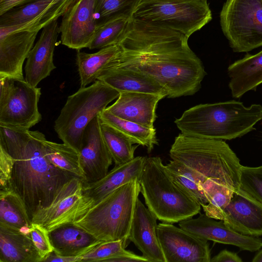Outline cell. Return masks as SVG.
<instances>
[{
  "mask_svg": "<svg viewBox=\"0 0 262 262\" xmlns=\"http://www.w3.org/2000/svg\"><path fill=\"white\" fill-rule=\"evenodd\" d=\"M188 39L181 33L132 19L118 44L121 52L112 67L146 74L164 87L168 98L193 95L207 73Z\"/></svg>",
  "mask_w": 262,
  "mask_h": 262,
  "instance_id": "1",
  "label": "cell"
},
{
  "mask_svg": "<svg viewBox=\"0 0 262 262\" xmlns=\"http://www.w3.org/2000/svg\"><path fill=\"white\" fill-rule=\"evenodd\" d=\"M39 131H31V139L22 156L14 162L10 185L20 198L32 219L48 207L62 187L76 177L55 166L46 158Z\"/></svg>",
  "mask_w": 262,
  "mask_h": 262,
  "instance_id": "2",
  "label": "cell"
},
{
  "mask_svg": "<svg viewBox=\"0 0 262 262\" xmlns=\"http://www.w3.org/2000/svg\"><path fill=\"white\" fill-rule=\"evenodd\" d=\"M262 119V106H245L234 100L200 104L186 110L174 121L181 133L206 139L230 140L255 129Z\"/></svg>",
  "mask_w": 262,
  "mask_h": 262,
  "instance_id": "3",
  "label": "cell"
},
{
  "mask_svg": "<svg viewBox=\"0 0 262 262\" xmlns=\"http://www.w3.org/2000/svg\"><path fill=\"white\" fill-rule=\"evenodd\" d=\"M171 160L193 169L206 180L213 179L239 190L242 165L235 152L222 140L196 137L180 133L169 150Z\"/></svg>",
  "mask_w": 262,
  "mask_h": 262,
  "instance_id": "4",
  "label": "cell"
},
{
  "mask_svg": "<svg viewBox=\"0 0 262 262\" xmlns=\"http://www.w3.org/2000/svg\"><path fill=\"white\" fill-rule=\"evenodd\" d=\"M138 181L147 207L159 221L177 223L200 212L199 202L172 180L160 157H146Z\"/></svg>",
  "mask_w": 262,
  "mask_h": 262,
  "instance_id": "5",
  "label": "cell"
},
{
  "mask_svg": "<svg viewBox=\"0 0 262 262\" xmlns=\"http://www.w3.org/2000/svg\"><path fill=\"white\" fill-rule=\"evenodd\" d=\"M140 192L138 179L130 180L103 198L74 223L101 242L127 243Z\"/></svg>",
  "mask_w": 262,
  "mask_h": 262,
  "instance_id": "6",
  "label": "cell"
},
{
  "mask_svg": "<svg viewBox=\"0 0 262 262\" xmlns=\"http://www.w3.org/2000/svg\"><path fill=\"white\" fill-rule=\"evenodd\" d=\"M119 94L99 80L89 86L80 87L68 97L55 121L54 128L59 139L79 152L88 124Z\"/></svg>",
  "mask_w": 262,
  "mask_h": 262,
  "instance_id": "7",
  "label": "cell"
},
{
  "mask_svg": "<svg viewBox=\"0 0 262 262\" xmlns=\"http://www.w3.org/2000/svg\"><path fill=\"white\" fill-rule=\"evenodd\" d=\"M132 18L188 38L212 19L207 0H140Z\"/></svg>",
  "mask_w": 262,
  "mask_h": 262,
  "instance_id": "8",
  "label": "cell"
},
{
  "mask_svg": "<svg viewBox=\"0 0 262 262\" xmlns=\"http://www.w3.org/2000/svg\"><path fill=\"white\" fill-rule=\"evenodd\" d=\"M220 23L234 52H247L262 46L261 0H227Z\"/></svg>",
  "mask_w": 262,
  "mask_h": 262,
  "instance_id": "9",
  "label": "cell"
},
{
  "mask_svg": "<svg viewBox=\"0 0 262 262\" xmlns=\"http://www.w3.org/2000/svg\"><path fill=\"white\" fill-rule=\"evenodd\" d=\"M41 94L25 78L0 77V124L29 129L39 123Z\"/></svg>",
  "mask_w": 262,
  "mask_h": 262,
  "instance_id": "10",
  "label": "cell"
},
{
  "mask_svg": "<svg viewBox=\"0 0 262 262\" xmlns=\"http://www.w3.org/2000/svg\"><path fill=\"white\" fill-rule=\"evenodd\" d=\"M157 235L165 262L210 261L207 240L165 222L158 224Z\"/></svg>",
  "mask_w": 262,
  "mask_h": 262,
  "instance_id": "11",
  "label": "cell"
},
{
  "mask_svg": "<svg viewBox=\"0 0 262 262\" xmlns=\"http://www.w3.org/2000/svg\"><path fill=\"white\" fill-rule=\"evenodd\" d=\"M95 1H72L59 26L62 45L77 50L89 48L98 23Z\"/></svg>",
  "mask_w": 262,
  "mask_h": 262,
  "instance_id": "12",
  "label": "cell"
},
{
  "mask_svg": "<svg viewBox=\"0 0 262 262\" xmlns=\"http://www.w3.org/2000/svg\"><path fill=\"white\" fill-rule=\"evenodd\" d=\"M217 220L200 212L198 217L183 220L179 225L199 238L231 245L243 250L255 252L262 247L260 238L242 234L228 227L224 221Z\"/></svg>",
  "mask_w": 262,
  "mask_h": 262,
  "instance_id": "13",
  "label": "cell"
},
{
  "mask_svg": "<svg viewBox=\"0 0 262 262\" xmlns=\"http://www.w3.org/2000/svg\"><path fill=\"white\" fill-rule=\"evenodd\" d=\"M83 183L74 177L61 189L52 203L36 213L32 223L39 224L48 231L75 222L82 195Z\"/></svg>",
  "mask_w": 262,
  "mask_h": 262,
  "instance_id": "14",
  "label": "cell"
},
{
  "mask_svg": "<svg viewBox=\"0 0 262 262\" xmlns=\"http://www.w3.org/2000/svg\"><path fill=\"white\" fill-rule=\"evenodd\" d=\"M79 152L83 185L95 182L106 175L113 160L101 134L98 115L86 127Z\"/></svg>",
  "mask_w": 262,
  "mask_h": 262,
  "instance_id": "15",
  "label": "cell"
},
{
  "mask_svg": "<svg viewBox=\"0 0 262 262\" xmlns=\"http://www.w3.org/2000/svg\"><path fill=\"white\" fill-rule=\"evenodd\" d=\"M146 158L142 156L135 157L128 162L115 166L100 180L92 183L83 184L82 195L78 209L77 220L116 189L130 180H139Z\"/></svg>",
  "mask_w": 262,
  "mask_h": 262,
  "instance_id": "16",
  "label": "cell"
},
{
  "mask_svg": "<svg viewBox=\"0 0 262 262\" xmlns=\"http://www.w3.org/2000/svg\"><path fill=\"white\" fill-rule=\"evenodd\" d=\"M59 33L57 19L42 29L38 40L30 51L25 72V79L31 85L37 86L56 68L53 55Z\"/></svg>",
  "mask_w": 262,
  "mask_h": 262,
  "instance_id": "17",
  "label": "cell"
},
{
  "mask_svg": "<svg viewBox=\"0 0 262 262\" xmlns=\"http://www.w3.org/2000/svg\"><path fill=\"white\" fill-rule=\"evenodd\" d=\"M157 220L138 199L128 239L148 262H165L157 235Z\"/></svg>",
  "mask_w": 262,
  "mask_h": 262,
  "instance_id": "18",
  "label": "cell"
},
{
  "mask_svg": "<svg viewBox=\"0 0 262 262\" xmlns=\"http://www.w3.org/2000/svg\"><path fill=\"white\" fill-rule=\"evenodd\" d=\"M165 97L151 93L124 92L104 110L121 119L154 128L156 107Z\"/></svg>",
  "mask_w": 262,
  "mask_h": 262,
  "instance_id": "19",
  "label": "cell"
},
{
  "mask_svg": "<svg viewBox=\"0 0 262 262\" xmlns=\"http://www.w3.org/2000/svg\"><path fill=\"white\" fill-rule=\"evenodd\" d=\"M223 221L230 228L245 235H262V205L238 190L223 213Z\"/></svg>",
  "mask_w": 262,
  "mask_h": 262,
  "instance_id": "20",
  "label": "cell"
},
{
  "mask_svg": "<svg viewBox=\"0 0 262 262\" xmlns=\"http://www.w3.org/2000/svg\"><path fill=\"white\" fill-rule=\"evenodd\" d=\"M37 34L18 31L0 38V77L24 78L23 64Z\"/></svg>",
  "mask_w": 262,
  "mask_h": 262,
  "instance_id": "21",
  "label": "cell"
},
{
  "mask_svg": "<svg viewBox=\"0 0 262 262\" xmlns=\"http://www.w3.org/2000/svg\"><path fill=\"white\" fill-rule=\"evenodd\" d=\"M53 251L64 256H80L102 242L75 223L48 231Z\"/></svg>",
  "mask_w": 262,
  "mask_h": 262,
  "instance_id": "22",
  "label": "cell"
},
{
  "mask_svg": "<svg viewBox=\"0 0 262 262\" xmlns=\"http://www.w3.org/2000/svg\"><path fill=\"white\" fill-rule=\"evenodd\" d=\"M119 92H141L167 97V93L158 82L146 74L121 67H114L104 71L98 77Z\"/></svg>",
  "mask_w": 262,
  "mask_h": 262,
  "instance_id": "23",
  "label": "cell"
},
{
  "mask_svg": "<svg viewBox=\"0 0 262 262\" xmlns=\"http://www.w3.org/2000/svg\"><path fill=\"white\" fill-rule=\"evenodd\" d=\"M30 235L0 222L1 262H41Z\"/></svg>",
  "mask_w": 262,
  "mask_h": 262,
  "instance_id": "24",
  "label": "cell"
},
{
  "mask_svg": "<svg viewBox=\"0 0 262 262\" xmlns=\"http://www.w3.org/2000/svg\"><path fill=\"white\" fill-rule=\"evenodd\" d=\"M229 88L234 98H239L250 91H256L262 84V50L247 54L228 68Z\"/></svg>",
  "mask_w": 262,
  "mask_h": 262,
  "instance_id": "25",
  "label": "cell"
},
{
  "mask_svg": "<svg viewBox=\"0 0 262 262\" xmlns=\"http://www.w3.org/2000/svg\"><path fill=\"white\" fill-rule=\"evenodd\" d=\"M121 50L118 45L100 49L94 53L78 50L76 64L80 77V87H85L98 80L105 70L112 67Z\"/></svg>",
  "mask_w": 262,
  "mask_h": 262,
  "instance_id": "26",
  "label": "cell"
},
{
  "mask_svg": "<svg viewBox=\"0 0 262 262\" xmlns=\"http://www.w3.org/2000/svg\"><path fill=\"white\" fill-rule=\"evenodd\" d=\"M0 222L30 235L31 220L24 202L12 189L0 191Z\"/></svg>",
  "mask_w": 262,
  "mask_h": 262,
  "instance_id": "27",
  "label": "cell"
},
{
  "mask_svg": "<svg viewBox=\"0 0 262 262\" xmlns=\"http://www.w3.org/2000/svg\"><path fill=\"white\" fill-rule=\"evenodd\" d=\"M100 119L125 135L134 144L146 147L150 152L158 145L155 128H148L121 119L104 110L98 114Z\"/></svg>",
  "mask_w": 262,
  "mask_h": 262,
  "instance_id": "28",
  "label": "cell"
},
{
  "mask_svg": "<svg viewBox=\"0 0 262 262\" xmlns=\"http://www.w3.org/2000/svg\"><path fill=\"white\" fill-rule=\"evenodd\" d=\"M42 143L45 156L49 161L83 181L84 174L78 151L64 143H57L46 139L43 140Z\"/></svg>",
  "mask_w": 262,
  "mask_h": 262,
  "instance_id": "29",
  "label": "cell"
},
{
  "mask_svg": "<svg viewBox=\"0 0 262 262\" xmlns=\"http://www.w3.org/2000/svg\"><path fill=\"white\" fill-rule=\"evenodd\" d=\"M99 122L102 137L115 166L125 164L134 159L135 151L138 145H133L134 143L130 139L100 118Z\"/></svg>",
  "mask_w": 262,
  "mask_h": 262,
  "instance_id": "30",
  "label": "cell"
},
{
  "mask_svg": "<svg viewBox=\"0 0 262 262\" xmlns=\"http://www.w3.org/2000/svg\"><path fill=\"white\" fill-rule=\"evenodd\" d=\"M132 20L131 17H119L98 23L89 49H100L118 45L128 30Z\"/></svg>",
  "mask_w": 262,
  "mask_h": 262,
  "instance_id": "31",
  "label": "cell"
},
{
  "mask_svg": "<svg viewBox=\"0 0 262 262\" xmlns=\"http://www.w3.org/2000/svg\"><path fill=\"white\" fill-rule=\"evenodd\" d=\"M207 204L202 205L205 214L208 216L223 220V213L230 203L234 191L227 186L211 179L206 180L201 186Z\"/></svg>",
  "mask_w": 262,
  "mask_h": 262,
  "instance_id": "32",
  "label": "cell"
},
{
  "mask_svg": "<svg viewBox=\"0 0 262 262\" xmlns=\"http://www.w3.org/2000/svg\"><path fill=\"white\" fill-rule=\"evenodd\" d=\"M166 167L172 180L197 199L201 205L207 204L201 189L202 185L206 180L202 176L176 160H170Z\"/></svg>",
  "mask_w": 262,
  "mask_h": 262,
  "instance_id": "33",
  "label": "cell"
},
{
  "mask_svg": "<svg viewBox=\"0 0 262 262\" xmlns=\"http://www.w3.org/2000/svg\"><path fill=\"white\" fill-rule=\"evenodd\" d=\"M64 0H36L0 15V27L13 26L29 21L56 6Z\"/></svg>",
  "mask_w": 262,
  "mask_h": 262,
  "instance_id": "34",
  "label": "cell"
},
{
  "mask_svg": "<svg viewBox=\"0 0 262 262\" xmlns=\"http://www.w3.org/2000/svg\"><path fill=\"white\" fill-rule=\"evenodd\" d=\"M31 137V130L0 124V147L15 161L22 156Z\"/></svg>",
  "mask_w": 262,
  "mask_h": 262,
  "instance_id": "35",
  "label": "cell"
},
{
  "mask_svg": "<svg viewBox=\"0 0 262 262\" xmlns=\"http://www.w3.org/2000/svg\"><path fill=\"white\" fill-rule=\"evenodd\" d=\"M72 1L64 0L40 15L20 24L13 26L0 27V38L14 32H38L41 29L62 16Z\"/></svg>",
  "mask_w": 262,
  "mask_h": 262,
  "instance_id": "36",
  "label": "cell"
},
{
  "mask_svg": "<svg viewBox=\"0 0 262 262\" xmlns=\"http://www.w3.org/2000/svg\"><path fill=\"white\" fill-rule=\"evenodd\" d=\"M140 0H96L95 13L97 20L102 21L119 17L132 16Z\"/></svg>",
  "mask_w": 262,
  "mask_h": 262,
  "instance_id": "37",
  "label": "cell"
},
{
  "mask_svg": "<svg viewBox=\"0 0 262 262\" xmlns=\"http://www.w3.org/2000/svg\"><path fill=\"white\" fill-rule=\"evenodd\" d=\"M239 190L262 205V166H242Z\"/></svg>",
  "mask_w": 262,
  "mask_h": 262,
  "instance_id": "38",
  "label": "cell"
},
{
  "mask_svg": "<svg viewBox=\"0 0 262 262\" xmlns=\"http://www.w3.org/2000/svg\"><path fill=\"white\" fill-rule=\"evenodd\" d=\"M127 243L122 240L104 241L92 250L80 256L81 261H107L125 250Z\"/></svg>",
  "mask_w": 262,
  "mask_h": 262,
  "instance_id": "39",
  "label": "cell"
},
{
  "mask_svg": "<svg viewBox=\"0 0 262 262\" xmlns=\"http://www.w3.org/2000/svg\"><path fill=\"white\" fill-rule=\"evenodd\" d=\"M30 236L43 261L46 257L53 251L48 231L42 226L32 223Z\"/></svg>",
  "mask_w": 262,
  "mask_h": 262,
  "instance_id": "40",
  "label": "cell"
},
{
  "mask_svg": "<svg viewBox=\"0 0 262 262\" xmlns=\"http://www.w3.org/2000/svg\"><path fill=\"white\" fill-rule=\"evenodd\" d=\"M15 160L0 147V191L12 189L11 174Z\"/></svg>",
  "mask_w": 262,
  "mask_h": 262,
  "instance_id": "41",
  "label": "cell"
},
{
  "mask_svg": "<svg viewBox=\"0 0 262 262\" xmlns=\"http://www.w3.org/2000/svg\"><path fill=\"white\" fill-rule=\"evenodd\" d=\"M107 262H148V260L142 255L140 256L125 250L119 255L109 259Z\"/></svg>",
  "mask_w": 262,
  "mask_h": 262,
  "instance_id": "42",
  "label": "cell"
},
{
  "mask_svg": "<svg viewBox=\"0 0 262 262\" xmlns=\"http://www.w3.org/2000/svg\"><path fill=\"white\" fill-rule=\"evenodd\" d=\"M242 259L235 252L223 250L211 258L214 262H241Z\"/></svg>",
  "mask_w": 262,
  "mask_h": 262,
  "instance_id": "43",
  "label": "cell"
},
{
  "mask_svg": "<svg viewBox=\"0 0 262 262\" xmlns=\"http://www.w3.org/2000/svg\"><path fill=\"white\" fill-rule=\"evenodd\" d=\"M36 0H0V15L9 11Z\"/></svg>",
  "mask_w": 262,
  "mask_h": 262,
  "instance_id": "44",
  "label": "cell"
},
{
  "mask_svg": "<svg viewBox=\"0 0 262 262\" xmlns=\"http://www.w3.org/2000/svg\"><path fill=\"white\" fill-rule=\"evenodd\" d=\"M80 256H64L58 255L54 251L49 254L43 261L45 262H75L81 261Z\"/></svg>",
  "mask_w": 262,
  "mask_h": 262,
  "instance_id": "45",
  "label": "cell"
},
{
  "mask_svg": "<svg viewBox=\"0 0 262 262\" xmlns=\"http://www.w3.org/2000/svg\"><path fill=\"white\" fill-rule=\"evenodd\" d=\"M252 262H262V249H259V251L253 257Z\"/></svg>",
  "mask_w": 262,
  "mask_h": 262,
  "instance_id": "46",
  "label": "cell"
},
{
  "mask_svg": "<svg viewBox=\"0 0 262 262\" xmlns=\"http://www.w3.org/2000/svg\"><path fill=\"white\" fill-rule=\"evenodd\" d=\"M261 2H262V0H261Z\"/></svg>",
  "mask_w": 262,
  "mask_h": 262,
  "instance_id": "47",
  "label": "cell"
}]
</instances>
